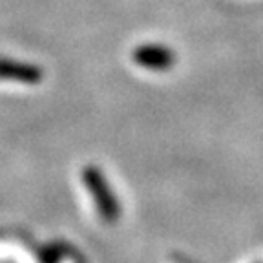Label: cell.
<instances>
[{
	"label": "cell",
	"instance_id": "7a4b0ae2",
	"mask_svg": "<svg viewBox=\"0 0 263 263\" xmlns=\"http://www.w3.org/2000/svg\"><path fill=\"white\" fill-rule=\"evenodd\" d=\"M134 62L146 70L164 71L174 66L176 55L172 49L163 44H143L134 51Z\"/></svg>",
	"mask_w": 263,
	"mask_h": 263
},
{
	"label": "cell",
	"instance_id": "3957f363",
	"mask_svg": "<svg viewBox=\"0 0 263 263\" xmlns=\"http://www.w3.org/2000/svg\"><path fill=\"white\" fill-rule=\"evenodd\" d=\"M0 81L18 82V84H39L42 81V70L29 62L9 61L0 57Z\"/></svg>",
	"mask_w": 263,
	"mask_h": 263
},
{
	"label": "cell",
	"instance_id": "6da1fadb",
	"mask_svg": "<svg viewBox=\"0 0 263 263\" xmlns=\"http://www.w3.org/2000/svg\"><path fill=\"white\" fill-rule=\"evenodd\" d=\"M82 181L90 189L99 214L106 221H115V219L119 218V201H117V197L111 192L104 174L99 168H95V166H86V168L82 170Z\"/></svg>",
	"mask_w": 263,
	"mask_h": 263
}]
</instances>
